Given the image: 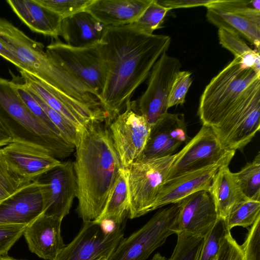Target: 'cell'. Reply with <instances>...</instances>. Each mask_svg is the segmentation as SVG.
Here are the masks:
<instances>
[{"mask_svg": "<svg viewBox=\"0 0 260 260\" xmlns=\"http://www.w3.org/2000/svg\"><path fill=\"white\" fill-rule=\"evenodd\" d=\"M171 42L169 36L143 34L129 24L107 26L100 43L106 69L100 101L108 125L124 110Z\"/></svg>", "mask_w": 260, "mask_h": 260, "instance_id": "cell-1", "label": "cell"}, {"mask_svg": "<svg viewBox=\"0 0 260 260\" xmlns=\"http://www.w3.org/2000/svg\"><path fill=\"white\" fill-rule=\"evenodd\" d=\"M75 149L76 211L83 222L93 221L102 214L122 167L105 122L91 121L81 127Z\"/></svg>", "mask_w": 260, "mask_h": 260, "instance_id": "cell-2", "label": "cell"}, {"mask_svg": "<svg viewBox=\"0 0 260 260\" xmlns=\"http://www.w3.org/2000/svg\"><path fill=\"white\" fill-rule=\"evenodd\" d=\"M252 62L235 57L206 86L198 110L203 125L218 126L247 95L260 79L251 68Z\"/></svg>", "mask_w": 260, "mask_h": 260, "instance_id": "cell-3", "label": "cell"}, {"mask_svg": "<svg viewBox=\"0 0 260 260\" xmlns=\"http://www.w3.org/2000/svg\"><path fill=\"white\" fill-rule=\"evenodd\" d=\"M176 157L175 153L160 158L138 159L126 168L129 218L152 211Z\"/></svg>", "mask_w": 260, "mask_h": 260, "instance_id": "cell-4", "label": "cell"}, {"mask_svg": "<svg viewBox=\"0 0 260 260\" xmlns=\"http://www.w3.org/2000/svg\"><path fill=\"white\" fill-rule=\"evenodd\" d=\"M0 41L18 59L20 70L35 76L53 88L62 84L64 72L44 50V45L3 18H0Z\"/></svg>", "mask_w": 260, "mask_h": 260, "instance_id": "cell-5", "label": "cell"}, {"mask_svg": "<svg viewBox=\"0 0 260 260\" xmlns=\"http://www.w3.org/2000/svg\"><path fill=\"white\" fill-rule=\"evenodd\" d=\"M0 116L22 126L56 158H65L74 151V145L56 134L28 108L16 91L12 81L0 77Z\"/></svg>", "mask_w": 260, "mask_h": 260, "instance_id": "cell-6", "label": "cell"}, {"mask_svg": "<svg viewBox=\"0 0 260 260\" xmlns=\"http://www.w3.org/2000/svg\"><path fill=\"white\" fill-rule=\"evenodd\" d=\"M179 203L158 210L142 227L123 238L107 260H146L176 234Z\"/></svg>", "mask_w": 260, "mask_h": 260, "instance_id": "cell-7", "label": "cell"}, {"mask_svg": "<svg viewBox=\"0 0 260 260\" xmlns=\"http://www.w3.org/2000/svg\"><path fill=\"white\" fill-rule=\"evenodd\" d=\"M46 51L58 66L93 90L100 100L106 80L100 44L74 47L57 39L46 47Z\"/></svg>", "mask_w": 260, "mask_h": 260, "instance_id": "cell-8", "label": "cell"}, {"mask_svg": "<svg viewBox=\"0 0 260 260\" xmlns=\"http://www.w3.org/2000/svg\"><path fill=\"white\" fill-rule=\"evenodd\" d=\"M212 128L223 148L229 151L240 150L252 140L260 128V79L224 120Z\"/></svg>", "mask_w": 260, "mask_h": 260, "instance_id": "cell-9", "label": "cell"}, {"mask_svg": "<svg viewBox=\"0 0 260 260\" xmlns=\"http://www.w3.org/2000/svg\"><path fill=\"white\" fill-rule=\"evenodd\" d=\"M108 126L121 167L126 168L142 155L151 126L131 100Z\"/></svg>", "mask_w": 260, "mask_h": 260, "instance_id": "cell-10", "label": "cell"}, {"mask_svg": "<svg viewBox=\"0 0 260 260\" xmlns=\"http://www.w3.org/2000/svg\"><path fill=\"white\" fill-rule=\"evenodd\" d=\"M181 64L178 59L164 52L153 65L146 90L136 101L139 112L151 126L168 113L171 88Z\"/></svg>", "mask_w": 260, "mask_h": 260, "instance_id": "cell-11", "label": "cell"}, {"mask_svg": "<svg viewBox=\"0 0 260 260\" xmlns=\"http://www.w3.org/2000/svg\"><path fill=\"white\" fill-rule=\"evenodd\" d=\"M235 153V151L223 148L211 127L203 125L198 133L176 153L166 181L220 161L232 160Z\"/></svg>", "mask_w": 260, "mask_h": 260, "instance_id": "cell-12", "label": "cell"}, {"mask_svg": "<svg viewBox=\"0 0 260 260\" xmlns=\"http://www.w3.org/2000/svg\"><path fill=\"white\" fill-rule=\"evenodd\" d=\"M1 149L10 170L25 183L37 180L61 162L42 145L16 135Z\"/></svg>", "mask_w": 260, "mask_h": 260, "instance_id": "cell-13", "label": "cell"}, {"mask_svg": "<svg viewBox=\"0 0 260 260\" xmlns=\"http://www.w3.org/2000/svg\"><path fill=\"white\" fill-rule=\"evenodd\" d=\"M37 181L43 199V213L63 219L69 214L77 194L74 162H61L40 177Z\"/></svg>", "mask_w": 260, "mask_h": 260, "instance_id": "cell-14", "label": "cell"}, {"mask_svg": "<svg viewBox=\"0 0 260 260\" xmlns=\"http://www.w3.org/2000/svg\"><path fill=\"white\" fill-rule=\"evenodd\" d=\"M123 229L119 225L114 231L107 233L93 221L83 222L76 236L52 260H95L102 256L109 257L123 238Z\"/></svg>", "mask_w": 260, "mask_h": 260, "instance_id": "cell-15", "label": "cell"}, {"mask_svg": "<svg viewBox=\"0 0 260 260\" xmlns=\"http://www.w3.org/2000/svg\"><path fill=\"white\" fill-rule=\"evenodd\" d=\"M20 73L28 90L79 128L91 121L106 122V114L66 96L26 71L20 70Z\"/></svg>", "mask_w": 260, "mask_h": 260, "instance_id": "cell-16", "label": "cell"}, {"mask_svg": "<svg viewBox=\"0 0 260 260\" xmlns=\"http://www.w3.org/2000/svg\"><path fill=\"white\" fill-rule=\"evenodd\" d=\"M187 125L181 113H169L151 127L145 149L138 159H150L175 154L188 140Z\"/></svg>", "mask_w": 260, "mask_h": 260, "instance_id": "cell-17", "label": "cell"}, {"mask_svg": "<svg viewBox=\"0 0 260 260\" xmlns=\"http://www.w3.org/2000/svg\"><path fill=\"white\" fill-rule=\"evenodd\" d=\"M176 234L189 233L204 237L218 219L212 197L207 190L195 192L179 202Z\"/></svg>", "mask_w": 260, "mask_h": 260, "instance_id": "cell-18", "label": "cell"}, {"mask_svg": "<svg viewBox=\"0 0 260 260\" xmlns=\"http://www.w3.org/2000/svg\"><path fill=\"white\" fill-rule=\"evenodd\" d=\"M43 210V196L36 180L0 202V224L28 225Z\"/></svg>", "mask_w": 260, "mask_h": 260, "instance_id": "cell-19", "label": "cell"}, {"mask_svg": "<svg viewBox=\"0 0 260 260\" xmlns=\"http://www.w3.org/2000/svg\"><path fill=\"white\" fill-rule=\"evenodd\" d=\"M231 161H220L167 180L159 192L152 211L170 204L177 203L198 191H208L219 168L224 164H230Z\"/></svg>", "mask_w": 260, "mask_h": 260, "instance_id": "cell-20", "label": "cell"}, {"mask_svg": "<svg viewBox=\"0 0 260 260\" xmlns=\"http://www.w3.org/2000/svg\"><path fill=\"white\" fill-rule=\"evenodd\" d=\"M62 220L42 213L28 224L23 235L30 251L43 259H53L65 246L61 235Z\"/></svg>", "mask_w": 260, "mask_h": 260, "instance_id": "cell-21", "label": "cell"}, {"mask_svg": "<svg viewBox=\"0 0 260 260\" xmlns=\"http://www.w3.org/2000/svg\"><path fill=\"white\" fill-rule=\"evenodd\" d=\"M153 0H92L86 10L106 26L134 22Z\"/></svg>", "mask_w": 260, "mask_h": 260, "instance_id": "cell-22", "label": "cell"}, {"mask_svg": "<svg viewBox=\"0 0 260 260\" xmlns=\"http://www.w3.org/2000/svg\"><path fill=\"white\" fill-rule=\"evenodd\" d=\"M13 11L32 31L58 39L62 18L36 0H8Z\"/></svg>", "mask_w": 260, "mask_h": 260, "instance_id": "cell-23", "label": "cell"}, {"mask_svg": "<svg viewBox=\"0 0 260 260\" xmlns=\"http://www.w3.org/2000/svg\"><path fill=\"white\" fill-rule=\"evenodd\" d=\"M107 26L84 10L62 19L59 36L66 44L74 47H86L99 44Z\"/></svg>", "mask_w": 260, "mask_h": 260, "instance_id": "cell-24", "label": "cell"}, {"mask_svg": "<svg viewBox=\"0 0 260 260\" xmlns=\"http://www.w3.org/2000/svg\"><path fill=\"white\" fill-rule=\"evenodd\" d=\"M222 165L214 175L208 190L215 205L218 218L224 220L239 203L248 199L243 193L229 167Z\"/></svg>", "mask_w": 260, "mask_h": 260, "instance_id": "cell-25", "label": "cell"}, {"mask_svg": "<svg viewBox=\"0 0 260 260\" xmlns=\"http://www.w3.org/2000/svg\"><path fill=\"white\" fill-rule=\"evenodd\" d=\"M128 210L127 173L126 168H122L102 214L93 221L100 224L104 220H109L121 225Z\"/></svg>", "mask_w": 260, "mask_h": 260, "instance_id": "cell-26", "label": "cell"}, {"mask_svg": "<svg viewBox=\"0 0 260 260\" xmlns=\"http://www.w3.org/2000/svg\"><path fill=\"white\" fill-rule=\"evenodd\" d=\"M208 21L218 28L233 29L254 45L259 52L260 45V25L242 16L207 8Z\"/></svg>", "mask_w": 260, "mask_h": 260, "instance_id": "cell-27", "label": "cell"}, {"mask_svg": "<svg viewBox=\"0 0 260 260\" xmlns=\"http://www.w3.org/2000/svg\"><path fill=\"white\" fill-rule=\"evenodd\" d=\"M235 178L244 195L248 199L260 201V153L253 160L234 173Z\"/></svg>", "mask_w": 260, "mask_h": 260, "instance_id": "cell-28", "label": "cell"}, {"mask_svg": "<svg viewBox=\"0 0 260 260\" xmlns=\"http://www.w3.org/2000/svg\"><path fill=\"white\" fill-rule=\"evenodd\" d=\"M260 216V201L247 199L237 205L224 220L228 230L235 226L248 228Z\"/></svg>", "mask_w": 260, "mask_h": 260, "instance_id": "cell-29", "label": "cell"}, {"mask_svg": "<svg viewBox=\"0 0 260 260\" xmlns=\"http://www.w3.org/2000/svg\"><path fill=\"white\" fill-rule=\"evenodd\" d=\"M170 10L159 4L157 0H153L138 19L129 24L140 33L151 35L162 27L165 17Z\"/></svg>", "mask_w": 260, "mask_h": 260, "instance_id": "cell-30", "label": "cell"}, {"mask_svg": "<svg viewBox=\"0 0 260 260\" xmlns=\"http://www.w3.org/2000/svg\"><path fill=\"white\" fill-rule=\"evenodd\" d=\"M206 7L242 16L260 25L259 0H215Z\"/></svg>", "mask_w": 260, "mask_h": 260, "instance_id": "cell-31", "label": "cell"}, {"mask_svg": "<svg viewBox=\"0 0 260 260\" xmlns=\"http://www.w3.org/2000/svg\"><path fill=\"white\" fill-rule=\"evenodd\" d=\"M229 232L224 220L218 218L204 236L197 260H215L222 241Z\"/></svg>", "mask_w": 260, "mask_h": 260, "instance_id": "cell-32", "label": "cell"}, {"mask_svg": "<svg viewBox=\"0 0 260 260\" xmlns=\"http://www.w3.org/2000/svg\"><path fill=\"white\" fill-rule=\"evenodd\" d=\"M176 235V246L168 260H197L204 237L186 232Z\"/></svg>", "mask_w": 260, "mask_h": 260, "instance_id": "cell-33", "label": "cell"}, {"mask_svg": "<svg viewBox=\"0 0 260 260\" xmlns=\"http://www.w3.org/2000/svg\"><path fill=\"white\" fill-rule=\"evenodd\" d=\"M218 35L220 44L235 56L243 59L252 58L256 53L241 38L238 32L230 28L219 27Z\"/></svg>", "mask_w": 260, "mask_h": 260, "instance_id": "cell-34", "label": "cell"}, {"mask_svg": "<svg viewBox=\"0 0 260 260\" xmlns=\"http://www.w3.org/2000/svg\"><path fill=\"white\" fill-rule=\"evenodd\" d=\"M30 92L43 109L51 121L59 129L63 138L74 145L75 147L80 128L77 127L72 122L50 108L38 96L31 91Z\"/></svg>", "mask_w": 260, "mask_h": 260, "instance_id": "cell-35", "label": "cell"}, {"mask_svg": "<svg viewBox=\"0 0 260 260\" xmlns=\"http://www.w3.org/2000/svg\"><path fill=\"white\" fill-rule=\"evenodd\" d=\"M12 81L17 93L30 111L50 129L63 137L59 129L51 121L43 109L35 99L23 83Z\"/></svg>", "mask_w": 260, "mask_h": 260, "instance_id": "cell-36", "label": "cell"}, {"mask_svg": "<svg viewBox=\"0 0 260 260\" xmlns=\"http://www.w3.org/2000/svg\"><path fill=\"white\" fill-rule=\"evenodd\" d=\"M59 15L62 19L86 10L92 0H36Z\"/></svg>", "mask_w": 260, "mask_h": 260, "instance_id": "cell-37", "label": "cell"}, {"mask_svg": "<svg viewBox=\"0 0 260 260\" xmlns=\"http://www.w3.org/2000/svg\"><path fill=\"white\" fill-rule=\"evenodd\" d=\"M27 183L22 181L10 170L0 148V202Z\"/></svg>", "mask_w": 260, "mask_h": 260, "instance_id": "cell-38", "label": "cell"}, {"mask_svg": "<svg viewBox=\"0 0 260 260\" xmlns=\"http://www.w3.org/2000/svg\"><path fill=\"white\" fill-rule=\"evenodd\" d=\"M191 75V72L186 71L177 73L168 97V109L185 103L186 95L192 82Z\"/></svg>", "mask_w": 260, "mask_h": 260, "instance_id": "cell-39", "label": "cell"}, {"mask_svg": "<svg viewBox=\"0 0 260 260\" xmlns=\"http://www.w3.org/2000/svg\"><path fill=\"white\" fill-rule=\"evenodd\" d=\"M240 247L245 260H260V216L251 225Z\"/></svg>", "mask_w": 260, "mask_h": 260, "instance_id": "cell-40", "label": "cell"}, {"mask_svg": "<svg viewBox=\"0 0 260 260\" xmlns=\"http://www.w3.org/2000/svg\"><path fill=\"white\" fill-rule=\"evenodd\" d=\"M27 225L0 224V257L7 256L8 252L23 235Z\"/></svg>", "mask_w": 260, "mask_h": 260, "instance_id": "cell-41", "label": "cell"}, {"mask_svg": "<svg viewBox=\"0 0 260 260\" xmlns=\"http://www.w3.org/2000/svg\"><path fill=\"white\" fill-rule=\"evenodd\" d=\"M215 260H245L240 245L230 232L222 240Z\"/></svg>", "mask_w": 260, "mask_h": 260, "instance_id": "cell-42", "label": "cell"}, {"mask_svg": "<svg viewBox=\"0 0 260 260\" xmlns=\"http://www.w3.org/2000/svg\"><path fill=\"white\" fill-rule=\"evenodd\" d=\"M215 0H161L158 3L170 10L173 9L187 8L199 6L206 7Z\"/></svg>", "mask_w": 260, "mask_h": 260, "instance_id": "cell-43", "label": "cell"}, {"mask_svg": "<svg viewBox=\"0 0 260 260\" xmlns=\"http://www.w3.org/2000/svg\"><path fill=\"white\" fill-rule=\"evenodd\" d=\"M15 136L8 122L0 116V148L11 142Z\"/></svg>", "mask_w": 260, "mask_h": 260, "instance_id": "cell-44", "label": "cell"}, {"mask_svg": "<svg viewBox=\"0 0 260 260\" xmlns=\"http://www.w3.org/2000/svg\"><path fill=\"white\" fill-rule=\"evenodd\" d=\"M0 56L20 70V64L14 54L0 41Z\"/></svg>", "mask_w": 260, "mask_h": 260, "instance_id": "cell-45", "label": "cell"}, {"mask_svg": "<svg viewBox=\"0 0 260 260\" xmlns=\"http://www.w3.org/2000/svg\"><path fill=\"white\" fill-rule=\"evenodd\" d=\"M100 224L104 231L107 233L112 232L119 225L115 223L113 221L109 220H104L102 221Z\"/></svg>", "mask_w": 260, "mask_h": 260, "instance_id": "cell-46", "label": "cell"}, {"mask_svg": "<svg viewBox=\"0 0 260 260\" xmlns=\"http://www.w3.org/2000/svg\"><path fill=\"white\" fill-rule=\"evenodd\" d=\"M150 260H167L166 257L160 253L157 252L151 258Z\"/></svg>", "mask_w": 260, "mask_h": 260, "instance_id": "cell-47", "label": "cell"}, {"mask_svg": "<svg viewBox=\"0 0 260 260\" xmlns=\"http://www.w3.org/2000/svg\"><path fill=\"white\" fill-rule=\"evenodd\" d=\"M0 260H22V259H17L14 258L13 257H10L9 256H2L0 257Z\"/></svg>", "mask_w": 260, "mask_h": 260, "instance_id": "cell-48", "label": "cell"}, {"mask_svg": "<svg viewBox=\"0 0 260 260\" xmlns=\"http://www.w3.org/2000/svg\"><path fill=\"white\" fill-rule=\"evenodd\" d=\"M108 257H107V256H101V257L98 258L97 259H96L95 260H107Z\"/></svg>", "mask_w": 260, "mask_h": 260, "instance_id": "cell-49", "label": "cell"}]
</instances>
